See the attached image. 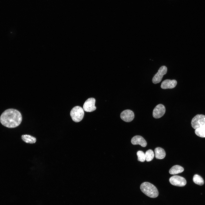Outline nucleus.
Wrapping results in <instances>:
<instances>
[{
	"label": "nucleus",
	"instance_id": "obj_1",
	"mask_svg": "<svg viewBox=\"0 0 205 205\" xmlns=\"http://www.w3.org/2000/svg\"><path fill=\"white\" fill-rule=\"evenodd\" d=\"M22 116L20 112L14 109H9L5 111L0 117V121L4 126L13 128L18 126L21 123Z\"/></svg>",
	"mask_w": 205,
	"mask_h": 205
},
{
	"label": "nucleus",
	"instance_id": "obj_2",
	"mask_svg": "<svg viewBox=\"0 0 205 205\" xmlns=\"http://www.w3.org/2000/svg\"><path fill=\"white\" fill-rule=\"evenodd\" d=\"M140 188L143 193L150 197L155 198L158 195L159 192L156 187L149 183H143L140 185Z\"/></svg>",
	"mask_w": 205,
	"mask_h": 205
},
{
	"label": "nucleus",
	"instance_id": "obj_3",
	"mask_svg": "<svg viewBox=\"0 0 205 205\" xmlns=\"http://www.w3.org/2000/svg\"><path fill=\"white\" fill-rule=\"evenodd\" d=\"M84 111L83 108L79 106L74 107L70 112L71 116L74 121L79 122L83 119L84 116Z\"/></svg>",
	"mask_w": 205,
	"mask_h": 205
},
{
	"label": "nucleus",
	"instance_id": "obj_4",
	"mask_svg": "<svg viewBox=\"0 0 205 205\" xmlns=\"http://www.w3.org/2000/svg\"><path fill=\"white\" fill-rule=\"evenodd\" d=\"M205 124V116L197 114L192 119L191 124L192 127L196 130Z\"/></svg>",
	"mask_w": 205,
	"mask_h": 205
},
{
	"label": "nucleus",
	"instance_id": "obj_5",
	"mask_svg": "<svg viewBox=\"0 0 205 205\" xmlns=\"http://www.w3.org/2000/svg\"><path fill=\"white\" fill-rule=\"evenodd\" d=\"M170 183L173 185L183 186L186 183V179L183 177L178 175H174L171 177L169 179Z\"/></svg>",
	"mask_w": 205,
	"mask_h": 205
},
{
	"label": "nucleus",
	"instance_id": "obj_6",
	"mask_svg": "<svg viewBox=\"0 0 205 205\" xmlns=\"http://www.w3.org/2000/svg\"><path fill=\"white\" fill-rule=\"evenodd\" d=\"M167 68L166 66H161L153 78V83L155 84L159 83L161 81L163 76L167 73Z\"/></svg>",
	"mask_w": 205,
	"mask_h": 205
},
{
	"label": "nucleus",
	"instance_id": "obj_7",
	"mask_svg": "<svg viewBox=\"0 0 205 205\" xmlns=\"http://www.w3.org/2000/svg\"><path fill=\"white\" fill-rule=\"evenodd\" d=\"M95 100L93 98L88 99L84 102L83 109L87 112H91L95 110L96 107L95 106Z\"/></svg>",
	"mask_w": 205,
	"mask_h": 205
},
{
	"label": "nucleus",
	"instance_id": "obj_8",
	"mask_svg": "<svg viewBox=\"0 0 205 205\" xmlns=\"http://www.w3.org/2000/svg\"><path fill=\"white\" fill-rule=\"evenodd\" d=\"M165 106L161 104L157 105L154 109L153 115L155 118H159L162 117L165 112Z\"/></svg>",
	"mask_w": 205,
	"mask_h": 205
},
{
	"label": "nucleus",
	"instance_id": "obj_9",
	"mask_svg": "<svg viewBox=\"0 0 205 205\" xmlns=\"http://www.w3.org/2000/svg\"><path fill=\"white\" fill-rule=\"evenodd\" d=\"M120 116L123 121L129 122L133 120L134 117V112L131 110H126L121 113Z\"/></svg>",
	"mask_w": 205,
	"mask_h": 205
},
{
	"label": "nucleus",
	"instance_id": "obj_10",
	"mask_svg": "<svg viewBox=\"0 0 205 205\" xmlns=\"http://www.w3.org/2000/svg\"><path fill=\"white\" fill-rule=\"evenodd\" d=\"M177 84V81L175 80L167 79L162 82L161 87L164 89H172L175 87Z\"/></svg>",
	"mask_w": 205,
	"mask_h": 205
},
{
	"label": "nucleus",
	"instance_id": "obj_11",
	"mask_svg": "<svg viewBox=\"0 0 205 205\" xmlns=\"http://www.w3.org/2000/svg\"><path fill=\"white\" fill-rule=\"evenodd\" d=\"M131 142L133 145L139 144L143 147L146 146L147 143L145 140L142 136L137 135L133 137Z\"/></svg>",
	"mask_w": 205,
	"mask_h": 205
},
{
	"label": "nucleus",
	"instance_id": "obj_12",
	"mask_svg": "<svg viewBox=\"0 0 205 205\" xmlns=\"http://www.w3.org/2000/svg\"><path fill=\"white\" fill-rule=\"evenodd\" d=\"M155 155L156 158L162 159L164 158L166 155L164 149L160 147H157L155 149Z\"/></svg>",
	"mask_w": 205,
	"mask_h": 205
},
{
	"label": "nucleus",
	"instance_id": "obj_13",
	"mask_svg": "<svg viewBox=\"0 0 205 205\" xmlns=\"http://www.w3.org/2000/svg\"><path fill=\"white\" fill-rule=\"evenodd\" d=\"M184 170V169L182 167L179 165H175L170 169L169 173L171 174H176L182 172Z\"/></svg>",
	"mask_w": 205,
	"mask_h": 205
},
{
	"label": "nucleus",
	"instance_id": "obj_14",
	"mask_svg": "<svg viewBox=\"0 0 205 205\" xmlns=\"http://www.w3.org/2000/svg\"><path fill=\"white\" fill-rule=\"evenodd\" d=\"M22 140L26 143H35L36 140L35 138L28 135H22L21 136Z\"/></svg>",
	"mask_w": 205,
	"mask_h": 205
},
{
	"label": "nucleus",
	"instance_id": "obj_15",
	"mask_svg": "<svg viewBox=\"0 0 205 205\" xmlns=\"http://www.w3.org/2000/svg\"><path fill=\"white\" fill-rule=\"evenodd\" d=\"M195 132L197 136L205 138V124L196 129Z\"/></svg>",
	"mask_w": 205,
	"mask_h": 205
},
{
	"label": "nucleus",
	"instance_id": "obj_16",
	"mask_svg": "<svg viewBox=\"0 0 205 205\" xmlns=\"http://www.w3.org/2000/svg\"><path fill=\"white\" fill-rule=\"evenodd\" d=\"M193 180L194 183L200 185H203L204 183L202 178L200 175L197 174L195 175L194 176Z\"/></svg>",
	"mask_w": 205,
	"mask_h": 205
},
{
	"label": "nucleus",
	"instance_id": "obj_17",
	"mask_svg": "<svg viewBox=\"0 0 205 205\" xmlns=\"http://www.w3.org/2000/svg\"><path fill=\"white\" fill-rule=\"evenodd\" d=\"M145 153L146 160L147 161H150L153 158L154 154L153 151L152 150L149 149Z\"/></svg>",
	"mask_w": 205,
	"mask_h": 205
},
{
	"label": "nucleus",
	"instance_id": "obj_18",
	"mask_svg": "<svg viewBox=\"0 0 205 205\" xmlns=\"http://www.w3.org/2000/svg\"><path fill=\"white\" fill-rule=\"evenodd\" d=\"M138 160L139 161L143 162L146 160L145 153L142 151H139L137 153Z\"/></svg>",
	"mask_w": 205,
	"mask_h": 205
}]
</instances>
